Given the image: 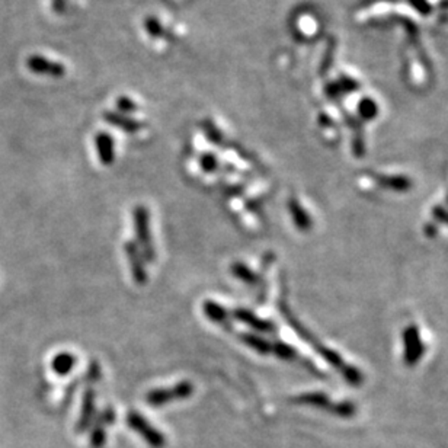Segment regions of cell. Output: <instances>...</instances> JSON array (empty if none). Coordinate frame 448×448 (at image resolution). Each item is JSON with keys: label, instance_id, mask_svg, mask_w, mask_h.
I'll return each mask as SVG.
<instances>
[{"label": "cell", "instance_id": "obj_7", "mask_svg": "<svg viewBox=\"0 0 448 448\" xmlns=\"http://www.w3.org/2000/svg\"><path fill=\"white\" fill-rule=\"evenodd\" d=\"M235 316L237 320H240L242 323H246L247 326H251L255 331H261V332H271V329H273V326L271 325L269 322H264L259 317H257L252 312L249 310H243V309H237L235 312Z\"/></svg>", "mask_w": 448, "mask_h": 448}, {"label": "cell", "instance_id": "obj_8", "mask_svg": "<svg viewBox=\"0 0 448 448\" xmlns=\"http://www.w3.org/2000/svg\"><path fill=\"white\" fill-rule=\"evenodd\" d=\"M76 364V357L70 353H61L53 360V370L59 376H67Z\"/></svg>", "mask_w": 448, "mask_h": 448}, {"label": "cell", "instance_id": "obj_2", "mask_svg": "<svg viewBox=\"0 0 448 448\" xmlns=\"http://www.w3.org/2000/svg\"><path fill=\"white\" fill-rule=\"evenodd\" d=\"M194 393V386L189 382H182L170 389H156L146 396V401L151 406H163L170 402L188 399Z\"/></svg>", "mask_w": 448, "mask_h": 448}, {"label": "cell", "instance_id": "obj_3", "mask_svg": "<svg viewBox=\"0 0 448 448\" xmlns=\"http://www.w3.org/2000/svg\"><path fill=\"white\" fill-rule=\"evenodd\" d=\"M134 224H136V235L138 237V242L143 246L144 257L152 261L155 259V249L152 246V237H151V228H148V211L144 207H137L134 210Z\"/></svg>", "mask_w": 448, "mask_h": 448}, {"label": "cell", "instance_id": "obj_4", "mask_svg": "<svg viewBox=\"0 0 448 448\" xmlns=\"http://www.w3.org/2000/svg\"><path fill=\"white\" fill-rule=\"evenodd\" d=\"M126 254L129 257V264L133 272V278L138 284L146 283V271H144V264H143V257L141 252L138 251V247L136 243H127L126 244Z\"/></svg>", "mask_w": 448, "mask_h": 448}, {"label": "cell", "instance_id": "obj_11", "mask_svg": "<svg viewBox=\"0 0 448 448\" xmlns=\"http://www.w3.org/2000/svg\"><path fill=\"white\" fill-rule=\"evenodd\" d=\"M232 272H233L235 277H237L239 280H242L244 283H249V284L254 283L257 280L255 273L251 269H249L247 266H244L243 264H235L232 266Z\"/></svg>", "mask_w": 448, "mask_h": 448}, {"label": "cell", "instance_id": "obj_6", "mask_svg": "<svg viewBox=\"0 0 448 448\" xmlns=\"http://www.w3.org/2000/svg\"><path fill=\"white\" fill-rule=\"evenodd\" d=\"M93 415H95V391L92 389H89L83 396L82 412H81V418L78 422V431L79 432L85 431L90 425Z\"/></svg>", "mask_w": 448, "mask_h": 448}, {"label": "cell", "instance_id": "obj_12", "mask_svg": "<svg viewBox=\"0 0 448 448\" xmlns=\"http://www.w3.org/2000/svg\"><path fill=\"white\" fill-rule=\"evenodd\" d=\"M276 353L278 354V357H283V358H290V354H288V353H290V350H288V348H287L285 345H283V343L276 346Z\"/></svg>", "mask_w": 448, "mask_h": 448}, {"label": "cell", "instance_id": "obj_10", "mask_svg": "<svg viewBox=\"0 0 448 448\" xmlns=\"http://www.w3.org/2000/svg\"><path fill=\"white\" fill-rule=\"evenodd\" d=\"M242 339H243V342H244L247 346H251L252 350L261 353L262 355H266V354L271 351V345H269L268 342H265L264 339L255 336V335L246 334V335H242Z\"/></svg>", "mask_w": 448, "mask_h": 448}, {"label": "cell", "instance_id": "obj_9", "mask_svg": "<svg viewBox=\"0 0 448 448\" xmlns=\"http://www.w3.org/2000/svg\"><path fill=\"white\" fill-rule=\"evenodd\" d=\"M204 313L207 314V317L216 323H220V325H223L224 322L228 320V313L226 310H224L221 306L213 303V302H207L204 305Z\"/></svg>", "mask_w": 448, "mask_h": 448}, {"label": "cell", "instance_id": "obj_5", "mask_svg": "<svg viewBox=\"0 0 448 448\" xmlns=\"http://www.w3.org/2000/svg\"><path fill=\"white\" fill-rule=\"evenodd\" d=\"M114 419V413L112 411H105L101 416L98 418L96 424L92 430V434H90V445L92 448H102L105 445V441H107V434H105V425L107 424H111Z\"/></svg>", "mask_w": 448, "mask_h": 448}, {"label": "cell", "instance_id": "obj_1", "mask_svg": "<svg viewBox=\"0 0 448 448\" xmlns=\"http://www.w3.org/2000/svg\"><path fill=\"white\" fill-rule=\"evenodd\" d=\"M127 425L136 431L151 448H165L166 437L140 413L134 411L130 412L127 415Z\"/></svg>", "mask_w": 448, "mask_h": 448}]
</instances>
